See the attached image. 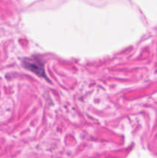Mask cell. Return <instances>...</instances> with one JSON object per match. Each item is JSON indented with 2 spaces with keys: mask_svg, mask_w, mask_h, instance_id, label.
<instances>
[{
  "mask_svg": "<svg viewBox=\"0 0 157 158\" xmlns=\"http://www.w3.org/2000/svg\"><path fill=\"white\" fill-rule=\"evenodd\" d=\"M23 65H24L25 67L36 73L37 75L40 76V77H44L46 78V76L45 75L42 62L41 61V60H37L36 57L33 59H25L23 60Z\"/></svg>",
  "mask_w": 157,
  "mask_h": 158,
  "instance_id": "1",
  "label": "cell"
}]
</instances>
